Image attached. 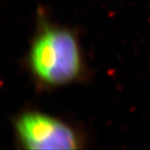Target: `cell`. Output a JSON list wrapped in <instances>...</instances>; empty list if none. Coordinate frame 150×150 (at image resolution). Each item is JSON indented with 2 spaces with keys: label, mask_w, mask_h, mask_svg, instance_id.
<instances>
[{
  "label": "cell",
  "mask_w": 150,
  "mask_h": 150,
  "mask_svg": "<svg viewBox=\"0 0 150 150\" xmlns=\"http://www.w3.org/2000/svg\"><path fill=\"white\" fill-rule=\"evenodd\" d=\"M16 139L25 149H79L84 139L62 119L37 110L20 112L13 120Z\"/></svg>",
  "instance_id": "2"
},
{
  "label": "cell",
  "mask_w": 150,
  "mask_h": 150,
  "mask_svg": "<svg viewBox=\"0 0 150 150\" xmlns=\"http://www.w3.org/2000/svg\"><path fill=\"white\" fill-rule=\"evenodd\" d=\"M41 15L28 54V67L40 86L58 88L80 81L85 64L73 30L54 24Z\"/></svg>",
  "instance_id": "1"
}]
</instances>
